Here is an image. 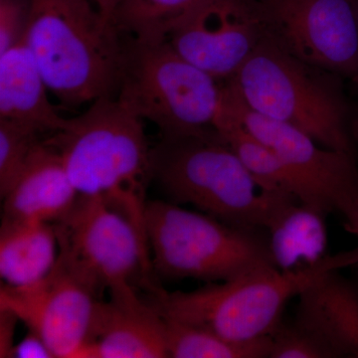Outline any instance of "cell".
Listing matches in <instances>:
<instances>
[{"label": "cell", "mask_w": 358, "mask_h": 358, "mask_svg": "<svg viewBox=\"0 0 358 358\" xmlns=\"http://www.w3.org/2000/svg\"><path fill=\"white\" fill-rule=\"evenodd\" d=\"M58 150L79 196L99 197L128 219L143 243L152 150L143 121L103 96L46 138Z\"/></svg>", "instance_id": "cell-1"}, {"label": "cell", "mask_w": 358, "mask_h": 358, "mask_svg": "<svg viewBox=\"0 0 358 358\" xmlns=\"http://www.w3.org/2000/svg\"><path fill=\"white\" fill-rule=\"evenodd\" d=\"M152 178L174 203L193 205L202 213L245 229L267 231L298 200L265 189L215 129L162 136L152 150Z\"/></svg>", "instance_id": "cell-2"}, {"label": "cell", "mask_w": 358, "mask_h": 358, "mask_svg": "<svg viewBox=\"0 0 358 358\" xmlns=\"http://www.w3.org/2000/svg\"><path fill=\"white\" fill-rule=\"evenodd\" d=\"M119 34L90 0H29L23 40L50 93L76 107L110 96L119 85Z\"/></svg>", "instance_id": "cell-3"}, {"label": "cell", "mask_w": 358, "mask_h": 358, "mask_svg": "<svg viewBox=\"0 0 358 358\" xmlns=\"http://www.w3.org/2000/svg\"><path fill=\"white\" fill-rule=\"evenodd\" d=\"M358 265V247L294 270L262 271L192 292L155 289L152 303L164 319L202 327L238 343L268 338L288 301L329 271Z\"/></svg>", "instance_id": "cell-4"}, {"label": "cell", "mask_w": 358, "mask_h": 358, "mask_svg": "<svg viewBox=\"0 0 358 358\" xmlns=\"http://www.w3.org/2000/svg\"><path fill=\"white\" fill-rule=\"evenodd\" d=\"M324 73L266 36L225 84L250 110L300 129L322 147L355 157L348 105Z\"/></svg>", "instance_id": "cell-5"}, {"label": "cell", "mask_w": 358, "mask_h": 358, "mask_svg": "<svg viewBox=\"0 0 358 358\" xmlns=\"http://www.w3.org/2000/svg\"><path fill=\"white\" fill-rule=\"evenodd\" d=\"M145 234L152 267L166 279L220 282L278 268L263 230L235 227L174 202H148Z\"/></svg>", "instance_id": "cell-6"}, {"label": "cell", "mask_w": 358, "mask_h": 358, "mask_svg": "<svg viewBox=\"0 0 358 358\" xmlns=\"http://www.w3.org/2000/svg\"><path fill=\"white\" fill-rule=\"evenodd\" d=\"M120 101L164 138L212 131L220 112L223 85L174 50L166 40L134 39L124 47Z\"/></svg>", "instance_id": "cell-7"}, {"label": "cell", "mask_w": 358, "mask_h": 358, "mask_svg": "<svg viewBox=\"0 0 358 358\" xmlns=\"http://www.w3.org/2000/svg\"><path fill=\"white\" fill-rule=\"evenodd\" d=\"M54 225L59 253L110 294L133 288L134 278L147 277L152 268L150 251L133 224L102 199L79 196Z\"/></svg>", "instance_id": "cell-8"}, {"label": "cell", "mask_w": 358, "mask_h": 358, "mask_svg": "<svg viewBox=\"0 0 358 358\" xmlns=\"http://www.w3.org/2000/svg\"><path fill=\"white\" fill-rule=\"evenodd\" d=\"M267 36L294 57L358 85L357 0H257Z\"/></svg>", "instance_id": "cell-9"}, {"label": "cell", "mask_w": 358, "mask_h": 358, "mask_svg": "<svg viewBox=\"0 0 358 358\" xmlns=\"http://www.w3.org/2000/svg\"><path fill=\"white\" fill-rule=\"evenodd\" d=\"M101 289L59 254L49 274L25 287L0 289V308L13 313L54 357L84 358Z\"/></svg>", "instance_id": "cell-10"}, {"label": "cell", "mask_w": 358, "mask_h": 358, "mask_svg": "<svg viewBox=\"0 0 358 358\" xmlns=\"http://www.w3.org/2000/svg\"><path fill=\"white\" fill-rule=\"evenodd\" d=\"M266 36L257 0H205L166 41L193 65L228 81Z\"/></svg>", "instance_id": "cell-11"}, {"label": "cell", "mask_w": 358, "mask_h": 358, "mask_svg": "<svg viewBox=\"0 0 358 358\" xmlns=\"http://www.w3.org/2000/svg\"><path fill=\"white\" fill-rule=\"evenodd\" d=\"M223 103L247 131L319 192L333 212L341 213L357 196L355 157L322 147L300 129L250 110L226 84L223 85Z\"/></svg>", "instance_id": "cell-12"}, {"label": "cell", "mask_w": 358, "mask_h": 358, "mask_svg": "<svg viewBox=\"0 0 358 358\" xmlns=\"http://www.w3.org/2000/svg\"><path fill=\"white\" fill-rule=\"evenodd\" d=\"M169 357L166 322L134 288L99 301L84 358Z\"/></svg>", "instance_id": "cell-13"}, {"label": "cell", "mask_w": 358, "mask_h": 358, "mask_svg": "<svg viewBox=\"0 0 358 358\" xmlns=\"http://www.w3.org/2000/svg\"><path fill=\"white\" fill-rule=\"evenodd\" d=\"M294 327L313 339L327 358H358V286L329 271L299 294Z\"/></svg>", "instance_id": "cell-14"}, {"label": "cell", "mask_w": 358, "mask_h": 358, "mask_svg": "<svg viewBox=\"0 0 358 358\" xmlns=\"http://www.w3.org/2000/svg\"><path fill=\"white\" fill-rule=\"evenodd\" d=\"M79 199L62 157L44 138L3 200L6 220L57 223Z\"/></svg>", "instance_id": "cell-15"}, {"label": "cell", "mask_w": 358, "mask_h": 358, "mask_svg": "<svg viewBox=\"0 0 358 358\" xmlns=\"http://www.w3.org/2000/svg\"><path fill=\"white\" fill-rule=\"evenodd\" d=\"M49 92L23 38L0 54V119L27 124L43 134L56 133L67 119L54 109Z\"/></svg>", "instance_id": "cell-16"}, {"label": "cell", "mask_w": 358, "mask_h": 358, "mask_svg": "<svg viewBox=\"0 0 358 358\" xmlns=\"http://www.w3.org/2000/svg\"><path fill=\"white\" fill-rule=\"evenodd\" d=\"M214 129L265 189L291 195L326 214L333 212L319 192L287 166L270 148L244 129L224 106L223 99Z\"/></svg>", "instance_id": "cell-17"}, {"label": "cell", "mask_w": 358, "mask_h": 358, "mask_svg": "<svg viewBox=\"0 0 358 358\" xmlns=\"http://www.w3.org/2000/svg\"><path fill=\"white\" fill-rule=\"evenodd\" d=\"M58 256L54 224L2 219L0 277L3 285L25 287L40 281L55 266Z\"/></svg>", "instance_id": "cell-18"}, {"label": "cell", "mask_w": 358, "mask_h": 358, "mask_svg": "<svg viewBox=\"0 0 358 358\" xmlns=\"http://www.w3.org/2000/svg\"><path fill=\"white\" fill-rule=\"evenodd\" d=\"M327 215L298 200L281 212L267 230L271 251L279 270L312 265L327 255Z\"/></svg>", "instance_id": "cell-19"}, {"label": "cell", "mask_w": 358, "mask_h": 358, "mask_svg": "<svg viewBox=\"0 0 358 358\" xmlns=\"http://www.w3.org/2000/svg\"><path fill=\"white\" fill-rule=\"evenodd\" d=\"M164 322L169 357L264 358L270 355V336L238 343L202 327L169 319H164Z\"/></svg>", "instance_id": "cell-20"}, {"label": "cell", "mask_w": 358, "mask_h": 358, "mask_svg": "<svg viewBox=\"0 0 358 358\" xmlns=\"http://www.w3.org/2000/svg\"><path fill=\"white\" fill-rule=\"evenodd\" d=\"M204 1L122 0L113 16V23L120 32L131 33L138 41H162Z\"/></svg>", "instance_id": "cell-21"}, {"label": "cell", "mask_w": 358, "mask_h": 358, "mask_svg": "<svg viewBox=\"0 0 358 358\" xmlns=\"http://www.w3.org/2000/svg\"><path fill=\"white\" fill-rule=\"evenodd\" d=\"M38 129L0 119V194L2 197L22 173L35 148L43 141Z\"/></svg>", "instance_id": "cell-22"}, {"label": "cell", "mask_w": 358, "mask_h": 358, "mask_svg": "<svg viewBox=\"0 0 358 358\" xmlns=\"http://www.w3.org/2000/svg\"><path fill=\"white\" fill-rule=\"evenodd\" d=\"M28 11L29 0H0V54L22 40Z\"/></svg>", "instance_id": "cell-23"}, {"label": "cell", "mask_w": 358, "mask_h": 358, "mask_svg": "<svg viewBox=\"0 0 358 358\" xmlns=\"http://www.w3.org/2000/svg\"><path fill=\"white\" fill-rule=\"evenodd\" d=\"M13 357L17 358H54L46 343L38 334L29 331V334L14 346Z\"/></svg>", "instance_id": "cell-24"}, {"label": "cell", "mask_w": 358, "mask_h": 358, "mask_svg": "<svg viewBox=\"0 0 358 358\" xmlns=\"http://www.w3.org/2000/svg\"><path fill=\"white\" fill-rule=\"evenodd\" d=\"M20 320L13 313L0 308V357H13L14 333Z\"/></svg>", "instance_id": "cell-25"}, {"label": "cell", "mask_w": 358, "mask_h": 358, "mask_svg": "<svg viewBox=\"0 0 358 358\" xmlns=\"http://www.w3.org/2000/svg\"><path fill=\"white\" fill-rule=\"evenodd\" d=\"M345 218V228L358 238V194L341 212Z\"/></svg>", "instance_id": "cell-26"}, {"label": "cell", "mask_w": 358, "mask_h": 358, "mask_svg": "<svg viewBox=\"0 0 358 358\" xmlns=\"http://www.w3.org/2000/svg\"><path fill=\"white\" fill-rule=\"evenodd\" d=\"M106 20L113 22V16L122 0H92Z\"/></svg>", "instance_id": "cell-27"}, {"label": "cell", "mask_w": 358, "mask_h": 358, "mask_svg": "<svg viewBox=\"0 0 358 358\" xmlns=\"http://www.w3.org/2000/svg\"><path fill=\"white\" fill-rule=\"evenodd\" d=\"M352 138H355V141L358 143V120L353 122L352 129Z\"/></svg>", "instance_id": "cell-28"}, {"label": "cell", "mask_w": 358, "mask_h": 358, "mask_svg": "<svg viewBox=\"0 0 358 358\" xmlns=\"http://www.w3.org/2000/svg\"><path fill=\"white\" fill-rule=\"evenodd\" d=\"M357 11H358V0H357Z\"/></svg>", "instance_id": "cell-29"}]
</instances>
